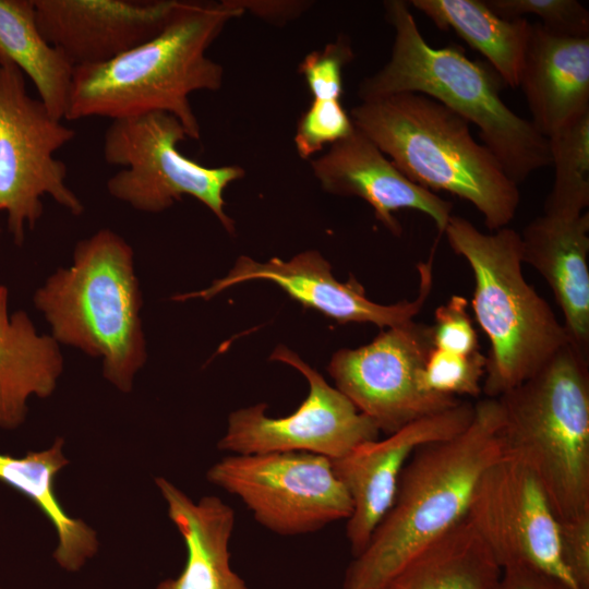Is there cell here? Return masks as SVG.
<instances>
[{
    "label": "cell",
    "mask_w": 589,
    "mask_h": 589,
    "mask_svg": "<svg viewBox=\"0 0 589 589\" xmlns=\"http://www.w3.org/2000/svg\"><path fill=\"white\" fill-rule=\"evenodd\" d=\"M588 358L567 342L497 397L503 455L534 473L558 521L589 514Z\"/></svg>",
    "instance_id": "8992f818"
},
{
    "label": "cell",
    "mask_w": 589,
    "mask_h": 589,
    "mask_svg": "<svg viewBox=\"0 0 589 589\" xmlns=\"http://www.w3.org/2000/svg\"><path fill=\"white\" fill-rule=\"evenodd\" d=\"M206 480L236 495L261 526L279 536L313 533L352 512L330 459L312 453L229 454L207 470Z\"/></svg>",
    "instance_id": "30bf717a"
},
{
    "label": "cell",
    "mask_w": 589,
    "mask_h": 589,
    "mask_svg": "<svg viewBox=\"0 0 589 589\" xmlns=\"http://www.w3.org/2000/svg\"><path fill=\"white\" fill-rule=\"evenodd\" d=\"M155 483L187 548L179 576L160 581L155 589H250L230 566L232 507L214 495L195 503L164 477L155 478Z\"/></svg>",
    "instance_id": "ffe728a7"
},
{
    "label": "cell",
    "mask_w": 589,
    "mask_h": 589,
    "mask_svg": "<svg viewBox=\"0 0 589 589\" xmlns=\"http://www.w3.org/2000/svg\"><path fill=\"white\" fill-rule=\"evenodd\" d=\"M37 27L73 69L105 63L157 35L178 1L33 0Z\"/></svg>",
    "instance_id": "2e32d148"
},
{
    "label": "cell",
    "mask_w": 589,
    "mask_h": 589,
    "mask_svg": "<svg viewBox=\"0 0 589 589\" xmlns=\"http://www.w3.org/2000/svg\"><path fill=\"white\" fill-rule=\"evenodd\" d=\"M142 303L133 249L110 229L79 241L71 266L34 294L53 339L101 359L104 376L123 393L147 358Z\"/></svg>",
    "instance_id": "5b68a950"
},
{
    "label": "cell",
    "mask_w": 589,
    "mask_h": 589,
    "mask_svg": "<svg viewBox=\"0 0 589 589\" xmlns=\"http://www.w3.org/2000/svg\"><path fill=\"white\" fill-rule=\"evenodd\" d=\"M243 14L235 0L178 1L163 29L147 41L105 63L73 69L65 119L167 112L188 137L199 140L190 95L223 86L224 68L206 52L227 23Z\"/></svg>",
    "instance_id": "6da1fadb"
},
{
    "label": "cell",
    "mask_w": 589,
    "mask_h": 589,
    "mask_svg": "<svg viewBox=\"0 0 589 589\" xmlns=\"http://www.w3.org/2000/svg\"><path fill=\"white\" fill-rule=\"evenodd\" d=\"M269 359L294 368L306 378V398L286 417L267 416L266 404L232 411L218 449L236 455L305 452L336 459L378 438L375 423L296 352L279 345Z\"/></svg>",
    "instance_id": "7c38bea8"
},
{
    "label": "cell",
    "mask_w": 589,
    "mask_h": 589,
    "mask_svg": "<svg viewBox=\"0 0 589 589\" xmlns=\"http://www.w3.org/2000/svg\"><path fill=\"white\" fill-rule=\"evenodd\" d=\"M443 233L473 273L471 304L490 341L482 392L497 398L531 377L569 340L549 303L524 277L516 230L484 233L452 215Z\"/></svg>",
    "instance_id": "52a82bcc"
},
{
    "label": "cell",
    "mask_w": 589,
    "mask_h": 589,
    "mask_svg": "<svg viewBox=\"0 0 589 589\" xmlns=\"http://www.w3.org/2000/svg\"><path fill=\"white\" fill-rule=\"evenodd\" d=\"M505 568L528 565L578 589L563 564L558 520L534 473L503 455L477 481L466 516Z\"/></svg>",
    "instance_id": "4fadbf2b"
},
{
    "label": "cell",
    "mask_w": 589,
    "mask_h": 589,
    "mask_svg": "<svg viewBox=\"0 0 589 589\" xmlns=\"http://www.w3.org/2000/svg\"><path fill=\"white\" fill-rule=\"evenodd\" d=\"M1 589V588H0Z\"/></svg>",
    "instance_id": "e575fe53"
},
{
    "label": "cell",
    "mask_w": 589,
    "mask_h": 589,
    "mask_svg": "<svg viewBox=\"0 0 589 589\" xmlns=\"http://www.w3.org/2000/svg\"><path fill=\"white\" fill-rule=\"evenodd\" d=\"M63 443L57 437L49 448L28 452L24 457L0 453V481L28 497L52 524L58 537L55 561L68 572H77L96 554L99 543L96 532L69 516L55 493V478L69 464Z\"/></svg>",
    "instance_id": "7402d4cb"
},
{
    "label": "cell",
    "mask_w": 589,
    "mask_h": 589,
    "mask_svg": "<svg viewBox=\"0 0 589 589\" xmlns=\"http://www.w3.org/2000/svg\"><path fill=\"white\" fill-rule=\"evenodd\" d=\"M8 288L0 285V428L20 426L27 399L49 397L63 371L59 344L39 335L25 311L9 314Z\"/></svg>",
    "instance_id": "44dd1931"
},
{
    "label": "cell",
    "mask_w": 589,
    "mask_h": 589,
    "mask_svg": "<svg viewBox=\"0 0 589 589\" xmlns=\"http://www.w3.org/2000/svg\"><path fill=\"white\" fill-rule=\"evenodd\" d=\"M486 357L480 351L458 354L433 348L421 374L422 387L432 393L477 397L482 393Z\"/></svg>",
    "instance_id": "4316f807"
},
{
    "label": "cell",
    "mask_w": 589,
    "mask_h": 589,
    "mask_svg": "<svg viewBox=\"0 0 589 589\" xmlns=\"http://www.w3.org/2000/svg\"><path fill=\"white\" fill-rule=\"evenodd\" d=\"M518 86L545 137L589 112V37L554 35L531 24Z\"/></svg>",
    "instance_id": "d6986e66"
},
{
    "label": "cell",
    "mask_w": 589,
    "mask_h": 589,
    "mask_svg": "<svg viewBox=\"0 0 589 589\" xmlns=\"http://www.w3.org/2000/svg\"><path fill=\"white\" fill-rule=\"evenodd\" d=\"M497 16L506 20L532 14L554 35L589 37V11L577 0H485Z\"/></svg>",
    "instance_id": "83f0119b"
},
{
    "label": "cell",
    "mask_w": 589,
    "mask_h": 589,
    "mask_svg": "<svg viewBox=\"0 0 589 589\" xmlns=\"http://www.w3.org/2000/svg\"><path fill=\"white\" fill-rule=\"evenodd\" d=\"M354 58L350 41L340 36L321 50L308 53L299 64L313 99H340L342 69Z\"/></svg>",
    "instance_id": "f546056e"
},
{
    "label": "cell",
    "mask_w": 589,
    "mask_h": 589,
    "mask_svg": "<svg viewBox=\"0 0 589 589\" xmlns=\"http://www.w3.org/2000/svg\"><path fill=\"white\" fill-rule=\"evenodd\" d=\"M243 10L256 17L281 26L297 20L308 11L313 2L302 0H235Z\"/></svg>",
    "instance_id": "836d02e7"
},
{
    "label": "cell",
    "mask_w": 589,
    "mask_h": 589,
    "mask_svg": "<svg viewBox=\"0 0 589 589\" xmlns=\"http://www.w3.org/2000/svg\"><path fill=\"white\" fill-rule=\"evenodd\" d=\"M467 306L466 298L454 294L435 310V322L431 325L434 348L458 354L479 351L478 335Z\"/></svg>",
    "instance_id": "4dcf8cb0"
},
{
    "label": "cell",
    "mask_w": 589,
    "mask_h": 589,
    "mask_svg": "<svg viewBox=\"0 0 589 589\" xmlns=\"http://www.w3.org/2000/svg\"><path fill=\"white\" fill-rule=\"evenodd\" d=\"M188 137L167 112L112 120L104 135L107 164L124 167L107 180L108 193L134 209L160 213L190 195L204 204L229 233L235 221L225 212L224 192L244 176L239 166L206 167L183 156L178 143Z\"/></svg>",
    "instance_id": "ba28073f"
},
{
    "label": "cell",
    "mask_w": 589,
    "mask_h": 589,
    "mask_svg": "<svg viewBox=\"0 0 589 589\" xmlns=\"http://www.w3.org/2000/svg\"><path fill=\"white\" fill-rule=\"evenodd\" d=\"M321 188L339 196L365 201L375 218L389 232L400 236L401 225L394 216L399 209H414L430 216L443 233L453 215L452 202L410 181L357 128L328 151L310 160Z\"/></svg>",
    "instance_id": "e0dca14e"
},
{
    "label": "cell",
    "mask_w": 589,
    "mask_h": 589,
    "mask_svg": "<svg viewBox=\"0 0 589 589\" xmlns=\"http://www.w3.org/2000/svg\"><path fill=\"white\" fill-rule=\"evenodd\" d=\"M408 3L441 31L453 29L488 59L504 83L518 86L532 24L527 19H502L482 0H411Z\"/></svg>",
    "instance_id": "cb8c5ba5"
},
{
    "label": "cell",
    "mask_w": 589,
    "mask_h": 589,
    "mask_svg": "<svg viewBox=\"0 0 589 589\" xmlns=\"http://www.w3.org/2000/svg\"><path fill=\"white\" fill-rule=\"evenodd\" d=\"M354 129L340 99H313L301 115L294 133V146L302 159H310L326 144L348 136Z\"/></svg>",
    "instance_id": "f1b7e54d"
},
{
    "label": "cell",
    "mask_w": 589,
    "mask_h": 589,
    "mask_svg": "<svg viewBox=\"0 0 589 589\" xmlns=\"http://www.w3.org/2000/svg\"><path fill=\"white\" fill-rule=\"evenodd\" d=\"M384 10L395 31L392 52L382 69L359 84L361 101L398 93L435 99L478 128L482 144L517 185L551 165L548 139L506 106L490 70L456 47L430 46L407 1H385Z\"/></svg>",
    "instance_id": "277c9868"
},
{
    "label": "cell",
    "mask_w": 589,
    "mask_h": 589,
    "mask_svg": "<svg viewBox=\"0 0 589 589\" xmlns=\"http://www.w3.org/2000/svg\"><path fill=\"white\" fill-rule=\"evenodd\" d=\"M432 262L433 253L429 261L417 266L420 283L416 299L394 304H380L368 299L364 288L353 277L347 283L338 281L329 262L315 250L303 251L288 261L273 257L257 262L242 255L226 276L214 280L209 287L177 294L172 300H209L232 286L264 279L279 286L303 306L338 323H371L380 328H389L413 321L422 310L433 285Z\"/></svg>",
    "instance_id": "5bb4252c"
},
{
    "label": "cell",
    "mask_w": 589,
    "mask_h": 589,
    "mask_svg": "<svg viewBox=\"0 0 589 589\" xmlns=\"http://www.w3.org/2000/svg\"><path fill=\"white\" fill-rule=\"evenodd\" d=\"M74 136L40 99L27 94L25 74L0 53V211L8 215L15 243L41 217L44 195L73 215L83 213L65 183L67 166L55 157Z\"/></svg>",
    "instance_id": "9c48e42d"
},
{
    "label": "cell",
    "mask_w": 589,
    "mask_h": 589,
    "mask_svg": "<svg viewBox=\"0 0 589 589\" xmlns=\"http://www.w3.org/2000/svg\"><path fill=\"white\" fill-rule=\"evenodd\" d=\"M0 53L32 80L51 116L65 119L73 68L41 36L33 0H0Z\"/></svg>",
    "instance_id": "d4e9b609"
},
{
    "label": "cell",
    "mask_w": 589,
    "mask_h": 589,
    "mask_svg": "<svg viewBox=\"0 0 589 589\" xmlns=\"http://www.w3.org/2000/svg\"><path fill=\"white\" fill-rule=\"evenodd\" d=\"M433 348L431 326L410 321L383 329L368 345L339 349L327 371L335 387L388 435L461 401L422 387L421 374Z\"/></svg>",
    "instance_id": "8fae6325"
},
{
    "label": "cell",
    "mask_w": 589,
    "mask_h": 589,
    "mask_svg": "<svg viewBox=\"0 0 589 589\" xmlns=\"http://www.w3.org/2000/svg\"><path fill=\"white\" fill-rule=\"evenodd\" d=\"M501 572L465 517L409 558L378 589H492Z\"/></svg>",
    "instance_id": "603a6c76"
},
{
    "label": "cell",
    "mask_w": 589,
    "mask_h": 589,
    "mask_svg": "<svg viewBox=\"0 0 589 589\" xmlns=\"http://www.w3.org/2000/svg\"><path fill=\"white\" fill-rule=\"evenodd\" d=\"M497 398L474 405L458 435L417 448L394 502L364 550L349 563L342 589H378L409 558L461 521L483 471L503 456Z\"/></svg>",
    "instance_id": "7a4b0ae2"
},
{
    "label": "cell",
    "mask_w": 589,
    "mask_h": 589,
    "mask_svg": "<svg viewBox=\"0 0 589 589\" xmlns=\"http://www.w3.org/2000/svg\"><path fill=\"white\" fill-rule=\"evenodd\" d=\"M473 414L474 405L461 400L452 408L412 421L383 440L362 443L330 459L333 471L352 503L346 537L353 557L364 550L392 506L400 474L413 452L428 443L458 435L470 424Z\"/></svg>",
    "instance_id": "9a60e30c"
},
{
    "label": "cell",
    "mask_w": 589,
    "mask_h": 589,
    "mask_svg": "<svg viewBox=\"0 0 589 589\" xmlns=\"http://www.w3.org/2000/svg\"><path fill=\"white\" fill-rule=\"evenodd\" d=\"M351 121L410 181L471 203L491 231L516 216L518 185L470 123L435 99L398 93L361 101Z\"/></svg>",
    "instance_id": "3957f363"
},
{
    "label": "cell",
    "mask_w": 589,
    "mask_h": 589,
    "mask_svg": "<svg viewBox=\"0 0 589 589\" xmlns=\"http://www.w3.org/2000/svg\"><path fill=\"white\" fill-rule=\"evenodd\" d=\"M492 589H575L564 580L528 565L502 569Z\"/></svg>",
    "instance_id": "d6a6232c"
},
{
    "label": "cell",
    "mask_w": 589,
    "mask_h": 589,
    "mask_svg": "<svg viewBox=\"0 0 589 589\" xmlns=\"http://www.w3.org/2000/svg\"><path fill=\"white\" fill-rule=\"evenodd\" d=\"M522 263L548 283L569 342L589 356V214H542L522 230Z\"/></svg>",
    "instance_id": "ac0fdd59"
},
{
    "label": "cell",
    "mask_w": 589,
    "mask_h": 589,
    "mask_svg": "<svg viewBox=\"0 0 589 589\" xmlns=\"http://www.w3.org/2000/svg\"><path fill=\"white\" fill-rule=\"evenodd\" d=\"M546 139L554 183L543 214L580 215L589 205V112Z\"/></svg>",
    "instance_id": "484cf974"
},
{
    "label": "cell",
    "mask_w": 589,
    "mask_h": 589,
    "mask_svg": "<svg viewBox=\"0 0 589 589\" xmlns=\"http://www.w3.org/2000/svg\"><path fill=\"white\" fill-rule=\"evenodd\" d=\"M563 564L578 589H589V514L558 521Z\"/></svg>",
    "instance_id": "1f68e13d"
}]
</instances>
